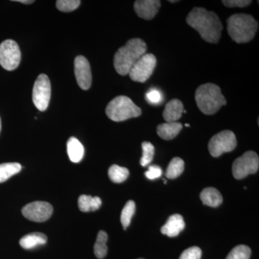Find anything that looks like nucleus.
I'll return each instance as SVG.
<instances>
[{
    "label": "nucleus",
    "mask_w": 259,
    "mask_h": 259,
    "mask_svg": "<svg viewBox=\"0 0 259 259\" xmlns=\"http://www.w3.org/2000/svg\"><path fill=\"white\" fill-rule=\"evenodd\" d=\"M187 23L199 32L202 38L210 44H218L223 25L217 15L202 8H194L187 17Z\"/></svg>",
    "instance_id": "1"
},
{
    "label": "nucleus",
    "mask_w": 259,
    "mask_h": 259,
    "mask_svg": "<svg viewBox=\"0 0 259 259\" xmlns=\"http://www.w3.org/2000/svg\"><path fill=\"white\" fill-rule=\"evenodd\" d=\"M147 46L140 38H132L116 52L114 66L116 71L122 76L128 74L131 68L146 54Z\"/></svg>",
    "instance_id": "2"
},
{
    "label": "nucleus",
    "mask_w": 259,
    "mask_h": 259,
    "mask_svg": "<svg viewBox=\"0 0 259 259\" xmlns=\"http://www.w3.org/2000/svg\"><path fill=\"white\" fill-rule=\"evenodd\" d=\"M228 32L232 40L237 44L249 42L254 37L258 24L251 15L235 14L227 20Z\"/></svg>",
    "instance_id": "3"
},
{
    "label": "nucleus",
    "mask_w": 259,
    "mask_h": 259,
    "mask_svg": "<svg viewBox=\"0 0 259 259\" xmlns=\"http://www.w3.org/2000/svg\"><path fill=\"white\" fill-rule=\"evenodd\" d=\"M195 100L199 110L207 115L216 113L227 103L221 88L212 83H204L197 89Z\"/></svg>",
    "instance_id": "4"
},
{
    "label": "nucleus",
    "mask_w": 259,
    "mask_h": 259,
    "mask_svg": "<svg viewBox=\"0 0 259 259\" xmlns=\"http://www.w3.org/2000/svg\"><path fill=\"white\" fill-rule=\"evenodd\" d=\"M106 115L115 122L125 121L133 117H139L142 110L126 96H118L109 102L106 107Z\"/></svg>",
    "instance_id": "5"
},
{
    "label": "nucleus",
    "mask_w": 259,
    "mask_h": 259,
    "mask_svg": "<svg viewBox=\"0 0 259 259\" xmlns=\"http://www.w3.org/2000/svg\"><path fill=\"white\" fill-rule=\"evenodd\" d=\"M259 158L254 151H247L233 162L232 172L236 180H242L258 170Z\"/></svg>",
    "instance_id": "6"
},
{
    "label": "nucleus",
    "mask_w": 259,
    "mask_h": 259,
    "mask_svg": "<svg viewBox=\"0 0 259 259\" xmlns=\"http://www.w3.org/2000/svg\"><path fill=\"white\" fill-rule=\"evenodd\" d=\"M236 136L231 131H223L209 140V152L213 157H219L224 153L231 152L236 148Z\"/></svg>",
    "instance_id": "7"
},
{
    "label": "nucleus",
    "mask_w": 259,
    "mask_h": 259,
    "mask_svg": "<svg viewBox=\"0 0 259 259\" xmlns=\"http://www.w3.org/2000/svg\"><path fill=\"white\" fill-rule=\"evenodd\" d=\"M51 81L47 75L40 74L34 83L32 102L39 111L47 110L51 100Z\"/></svg>",
    "instance_id": "8"
},
{
    "label": "nucleus",
    "mask_w": 259,
    "mask_h": 259,
    "mask_svg": "<svg viewBox=\"0 0 259 259\" xmlns=\"http://www.w3.org/2000/svg\"><path fill=\"white\" fill-rule=\"evenodd\" d=\"M21 60L20 48L15 40H6L0 44V65L8 71L18 68Z\"/></svg>",
    "instance_id": "9"
},
{
    "label": "nucleus",
    "mask_w": 259,
    "mask_h": 259,
    "mask_svg": "<svg viewBox=\"0 0 259 259\" xmlns=\"http://www.w3.org/2000/svg\"><path fill=\"white\" fill-rule=\"evenodd\" d=\"M156 66V56L146 54L131 68L128 74L130 77L133 81L144 83L151 77Z\"/></svg>",
    "instance_id": "10"
},
{
    "label": "nucleus",
    "mask_w": 259,
    "mask_h": 259,
    "mask_svg": "<svg viewBox=\"0 0 259 259\" xmlns=\"http://www.w3.org/2000/svg\"><path fill=\"white\" fill-rule=\"evenodd\" d=\"M54 208L49 202L36 201L26 204L22 209L24 217L33 222H45L52 215Z\"/></svg>",
    "instance_id": "11"
},
{
    "label": "nucleus",
    "mask_w": 259,
    "mask_h": 259,
    "mask_svg": "<svg viewBox=\"0 0 259 259\" xmlns=\"http://www.w3.org/2000/svg\"><path fill=\"white\" fill-rule=\"evenodd\" d=\"M74 72L80 88L89 90L92 85L93 76L90 63L84 56H76L74 61Z\"/></svg>",
    "instance_id": "12"
},
{
    "label": "nucleus",
    "mask_w": 259,
    "mask_h": 259,
    "mask_svg": "<svg viewBox=\"0 0 259 259\" xmlns=\"http://www.w3.org/2000/svg\"><path fill=\"white\" fill-rule=\"evenodd\" d=\"M161 7V1L158 0H138L135 2L134 10L140 18L144 20H152Z\"/></svg>",
    "instance_id": "13"
},
{
    "label": "nucleus",
    "mask_w": 259,
    "mask_h": 259,
    "mask_svg": "<svg viewBox=\"0 0 259 259\" xmlns=\"http://www.w3.org/2000/svg\"><path fill=\"white\" fill-rule=\"evenodd\" d=\"M185 223L181 214L170 216L166 224L162 227L161 232L168 237H176L185 229Z\"/></svg>",
    "instance_id": "14"
},
{
    "label": "nucleus",
    "mask_w": 259,
    "mask_h": 259,
    "mask_svg": "<svg viewBox=\"0 0 259 259\" xmlns=\"http://www.w3.org/2000/svg\"><path fill=\"white\" fill-rule=\"evenodd\" d=\"M184 110L183 103L180 100L174 99L166 104L163 112V118L166 122H177L182 117Z\"/></svg>",
    "instance_id": "15"
},
{
    "label": "nucleus",
    "mask_w": 259,
    "mask_h": 259,
    "mask_svg": "<svg viewBox=\"0 0 259 259\" xmlns=\"http://www.w3.org/2000/svg\"><path fill=\"white\" fill-rule=\"evenodd\" d=\"M182 125L180 122H164L158 125L157 134L162 139L169 141L177 137L182 131Z\"/></svg>",
    "instance_id": "16"
},
{
    "label": "nucleus",
    "mask_w": 259,
    "mask_h": 259,
    "mask_svg": "<svg viewBox=\"0 0 259 259\" xmlns=\"http://www.w3.org/2000/svg\"><path fill=\"white\" fill-rule=\"evenodd\" d=\"M200 199L202 203L212 207H218L223 202V197L221 192L214 187L204 189L201 192Z\"/></svg>",
    "instance_id": "17"
},
{
    "label": "nucleus",
    "mask_w": 259,
    "mask_h": 259,
    "mask_svg": "<svg viewBox=\"0 0 259 259\" xmlns=\"http://www.w3.org/2000/svg\"><path fill=\"white\" fill-rule=\"evenodd\" d=\"M67 153L70 161L74 163H79L83 157L84 148L79 140L71 137L67 142Z\"/></svg>",
    "instance_id": "18"
},
{
    "label": "nucleus",
    "mask_w": 259,
    "mask_h": 259,
    "mask_svg": "<svg viewBox=\"0 0 259 259\" xmlns=\"http://www.w3.org/2000/svg\"><path fill=\"white\" fill-rule=\"evenodd\" d=\"M47 243V236L42 233H32L20 239V245L24 249H32Z\"/></svg>",
    "instance_id": "19"
},
{
    "label": "nucleus",
    "mask_w": 259,
    "mask_h": 259,
    "mask_svg": "<svg viewBox=\"0 0 259 259\" xmlns=\"http://www.w3.org/2000/svg\"><path fill=\"white\" fill-rule=\"evenodd\" d=\"M78 205L81 212H88L90 211H96L102 205V200L100 197H92L90 195L80 196L78 200Z\"/></svg>",
    "instance_id": "20"
},
{
    "label": "nucleus",
    "mask_w": 259,
    "mask_h": 259,
    "mask_svg": "<svg viewBox=\"0 0 259 259\" xmlns=\"http://www.w3.org/2000/svg\"><path fill=\"white\" fill-rule=\"evenodd\" d=\"M22 166L18 163H5L0 164V183L9 180L10 177L21 171Z\"/></svg>",
    "instance_id": "21"
},
{
    "label": "nucleus",
    "mask_w": 259,
    "mask_h": 259,
    "mask_svg": "<svg viewBox=\"0 0 259 259\" xmlns=\"http://www.w3.org/2000/svg\"><path fill=\"white\" fill-rule=\"evenodd\" d=\"M108 236L106 232L100 231L97 234V241L94 246V252L97 258L102 259L107 253V241Z\"/></svg>",
    "instance_id": "22"
},
{
    "label": "nucleus",
    "mask_w": 259,
    "mask_h": 259,
    "mask_svg": "<svg viewBox=\"0 0 259 259\" xmlns=\"http://www.w3.org/2000/svg\"><path fill=\"white\" fill-rule=\"evenodd\" d=\"M185 170V162L182 158H174L170 161L166 171V177L170 180H174L180 177Z\"/></svg>",
    "instance_id": "23"
},
{
    "label": "nucleus",
    "mask_w": 259,
    "mask_h": 259,
    "mask_svg": "<svg viewBox=\"0 0 259 259\" xmlns=\"http://www.w3.org/2000/svg\"><path fill=\"white\" fill-rule=\"evenodd\" d=\"M108 176L114 183H122L127 180L129 176V171L125 167L114 164L108 170Z\"/></svg>",
    "instance_id": "24"
},
{
    "label": "nucleus",
    "mask_w": 259,
    "mask_h": 259,
    "mask_svg": "<svg viewBox=\"0 0 259 259\" xmlns=\"http://www.w3.org/2000/svg\"><path fill=\"white\" fill-rule=\"evenodd\" d=\"M136 212V203L134 201L130 200L125 204V207L121 212L120 221L123 226L124 229H126L130 226L133 216Z\"/></svg>",
    "instance_id": "25"
},
{
    "label": "nucleus",
    "mask_w": 259,
    "mask_h": 259,
    "mask_svg": "<svg viewBox=\"0 0 259 259\" xmlns=\"http://www.w3.org/2000/svg\"><path fill=\"white\" fill-rule=\"evenodd\" d=\"M251 250L245 245H237L230 252L226 259H249Z\"/></svg>",
    "instance_id": "26"
},
{
    "label": "nucleus",
    "mask_w": 259,
    "mask_h": 259,
    "mask_svg": "<svg viewBox=\"0 0 259 259\" xmlns=\"http://www.w3.org/2000/svg\"><path fill=\"white\" fill-rule=\"evenodd\" d=\"M143 156L141 159V165L146 166L152 161L154 156L155 148L152 144L148 141H145L142 144Z\"/></svg>",
    "instance_id": "27"
},
{
    "label": "nucleus",
    "mask_w": 259,
    "mask_h": 259,
    "mask_svg": "<svg viewBox=\"0 0 259 259\" xmlns=\"http://www.w3.org/2000/svg\"><path fill=\"white\" fill-rule=\"evenodd\" d=\"M81 4L79 0H58L56 2V8L61 12L69 13L77 9Z\"/></svg>",
    "instance_id": "28"
},
{
    "label": "nucleus",
    "mask_w": 259,
    "mask_h": 259,
    "mask_svg": "<svg viewBox=\"0 0 259 259\" xmlns=\"http://www.w3.org/2000/svg\"><path fill=\"white\" fill-rule=\"evenodd\" d=\"M202 250L199 247L193 246L187 248L181 254L180 259H201Z\"/></svg>",
    "instance_id": "29"
},
{
    "label": "nucleus",
    "mask_w": 259,
    "mask_h": 259,
    "mask_svg": "<svg viewBox=\"0 0 259 259\" xmlns=\"http://www.w3.org/2000/svg\"><path fill=\"white\" fill-rule=\"evenodd\" d=\"M146 100L149 103L152 104V105H158L161 103L162 100H163V97H162L161 93L160 91L155 89L148 91L146 95Z\"/></svg>",
    "instance_id": "30"
},
{
    "label": "nucleus",
    "mask_w": 259,
    "mask_h": 259,
    "mask_svg": "<svg viewBox=\"0 0 259 259\" xmlns=\"http://www.w3.org/2000/svg\"><path fill=\"white\" fill-rule=\"evenodd\" d=\"M223 4L228 8H245L251 4L249 0H223Z\"/></svg>",
    "instance_id": "31"
},
{
    "label": "nucleus",
    "mask_w": 259,
    "mask_h": 259,
    "mask_svg": "<svg viewBox=\"0 0 259 259\" xmlns=\"http://www.w3.org/2000/svg\"><path fill=\"white\" fill-rule=\"evenodd\" d=\"M145 175L148 180H154L156 179L159 178L162 175V169L161 167L157 165H152L148 167V170L145 173Z\"/></svg>",
    "instance_id": "32"
},
{
    "label": "nucleus",
    "mask_w": 259,
    "mask_h": 259,
    "mask_svg": "<svg viewBox=\"0 0 259 259\" xmlns=\"http://www.w3.org/2000/svg\"><path fill=\"white\" fill-rule=\"evenodd\" d=\"M18 3H23V4H32V3H34V1H32V0H18Z\"/></svg>",
    "instance_id": "33"
},
{
    "label": "nucleus",
    "mask_w": 259,
    "mask_h": 259,
    "mask_svg": "<svg viewBox=\"0 0 259 259\" xmlns=\"http://www.w3.org/2000/svg\"><path fill=\"white\" fill-rule=\"evenodd\" d=\"M2 128V123H1V118H0V132H1Z\"/></svg>",
    "instance_id": "34"
},
{
    "label": "nucleus",
    "mask_w": 259,
    "mask_h": 259,
    "mask_svg": "<svg viewBox=\"0 0 259 259\" xmlns=\"http://www.w3.org/2000/svg\"><path fill=\"white\" fill-rule=\"evenodd\" d=\"M185 126H186V127H190V125H189V124L187 123V124H185Z\"/></svg>",
    "instance_id": "35"
},
{
    "label": "nucleus",
    "mask_w": 259,
    "mask_h": 259,
    "mask_svg": "<svg viewBox=\"0 0 259 259\" xmlns=\"http://www.w3.org/2000/svg\"><path fill=\"white\" fill-rule=\"evenodd\" d=\"M169 3H177L178 1H168Z\"/></svg>",
    "instance_id": "36"
},
{
    "label": "nucleus",
    "mask_w": 259,
    "mask_h": 259,
    "mask_svg": "<svg viewBox=\"0 0 259 259\" xmlns=\"http://www.w3.org/2000/svg\"><path fill=\"white\" fill-rule=\"evenodd\" d=\"M138 259H144V258H138Z\"/></svg>",
    "instance_id": "37"
}]
</instances>
